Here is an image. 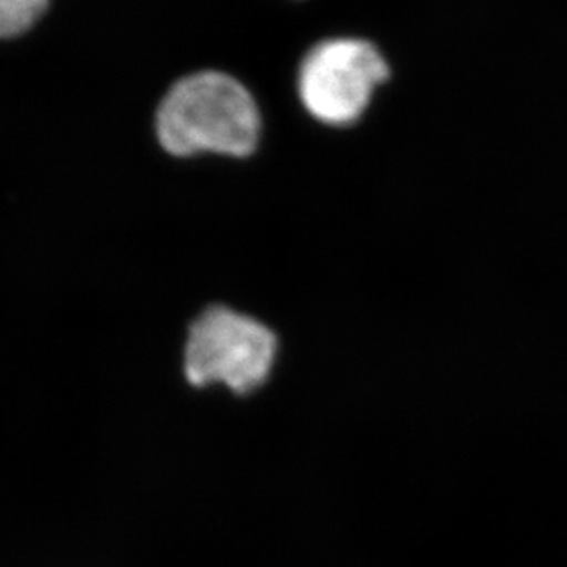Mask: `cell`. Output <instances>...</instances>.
Masks as SVG:
<instances>
[{"mask_svg":"<svg viewBox=\"0 0 567 567\" xmlns=\"http://www.w3.org/2000/svg\"><path fill=\"white\" fill-rule=\"evenodd\" d=\"M156 138L173 156L252 155L261 136L256 100L234 75L204 70L184 75L162 97Z\"/></svg>","mask_w":567,"mask_h":567,"instance_id":"obj_1","label":"cell"},{"mask_svg":"<svg viewBox=\"0 0 567 567\" xmlns=\"http://www.w3.org/2000/svg\"><path fill=\"white\" fill-rule=\"evenodd\" d=\"M278 354L272 329L230 307L214 306L189 327L184 373L195 388L223 384L239 395L261 388Z\"/></svg>","mask_w":567,"mask_h":567,"instance_id":"obj_2","label":"cell"},{"mask_svg":"<svg viewBox=\"0 0 567 567\" xmlns=\"http://www.w3.org/2000/svg\"><path fill=\"white\" fill-rule=\"evenodd\" d=\"M50 0H0V39L28 32L41 19Z\"/></svg>","mask_w":567,"mask_h":567,"instance_id":"obj_4","label":"cell"},{"mask_svg":"<svg viewBox=\"0 0 567 567\" xmlns=\"http://www.w3.org/2000/svg\"><path fill=\"white\" fill-rule=\"evenodd\" d=\"M390 75L379 49L364 39H327L312 47L298 70V94L321 124L346 127L365 113Z\"/></svg>","mask_w":567,"mask_h":567,"instance_id":"obj_3","label":"cell"}]
</instances>
